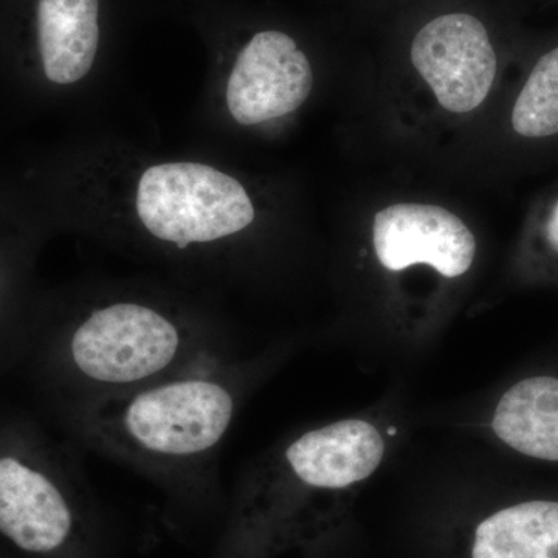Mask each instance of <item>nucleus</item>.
<instances>
[{"label": "nucleus", "instance_id": "obj_1", "mask_svg": "<svg viewBox=\"0 0 558 558\" xmlns=\"http://www.w3.org/2000/svg\"><path fill=\"white\" fill-rule=\"evenodd\" d=\"M236 385L222 360L116 395L58 402V410L84 446L172 490L208 475L236 414Z\"/></svg>", "mask_w": 558, "mask_h": 558}, {"label": "nucleus", "instance_id": "obj_2", "mask_svg": "<svg viewBox=\"0 0 558 558\" xmlns=\"http://www.w3.org/2000/svg\"><path fill=\"white\" fill-rule=\"evenodd\" d=\"M28 349L58 402L116 395L226 360L207 323L142 299L92 304Z\"/></svg>", "mask_w": 558, "mask_h": 558}, {"label": "nucleus", "instance_id": "obj_3", "mask_svg": "<svg viewBox=\"0 0 558 558\" xmlns=\"http://www.w3.org/2000/svg\"><path fill=\"white\" fill-rule=\"evenodd\" d=\"M385 440L362 418L333 422L290 440L242 484L230 548L240 550L301 495L344 490L384 461Z\"/></svg>", "mask_w": 558, "mask_h": 558}, {"label": "nucleus", "instance_id": "obj_4", "mask_svg": "<svg viewBox=\"0 0 558 558\" xmlns=\"http://www.w3.org/2000/svg\"><path fill=\"white\" fill-rule=\"evenodd\" d=\"M0 537L33 558H89V505L68 458L22 436L0 439Z\"/></svg>", "mask_w": 558, "mask_h": 558}, {"label": "nucleus", "instance_id": "obj_5", "mask_svg": "<svg viewBox=\"0 0 558 558\" xmlns=\"http://www.w3.org/2000/svg\"><path fill=\"white\" fill-rule=\"evenodd\" d=\"M135 213L154 241L180 252L234 236L256 216L241 182L196 161L157 163L145 170L135 193Z\"/></svg>", "mask_w": 558, "mask_h": 558}, {"label": "nucleus", "instance_id": "obj_6", "mask_svg": "<svg viewBox=\"0 0 558 558\" xmlns=\"http://www.w3.org/2000/svg\"><path fill=\"white\" fill-rule=\"evenodd\" d=\"M410 58L450 112L465 113L483 105L497 75V54L486 27L468 13L429 21L414 36Z\"/></svg>", "mask_w": 558, "mask_h": 558}, {"label": "nucleus", "instance_id": "obj_7", "mask_svg": "<svg viewBox=\"0 0 558 558\" xmlns=\"http://www.w3.org/2000/svg\"><path fill=\"white\" fill-rule=\"evenodd\" d=\"M310 58L288 33H256L238 54L227 83V108L244 126L281 119L310 98Z\"/></svg>", "mask_w": 558, "mask_h": 558}, {"label": "nucleus", "instance_id": "obj_8", "mask_svg": "<svg viewBox=\"0 0 558 558\" xmlns=\"http://www.w3.org/2000/svg\"><path fill=\"white\" fill-rule=\"evenodd\" d=\"M373 244L389 271L427 264L446 278L462 277L476 255L472 230L438 205L396 204L380 209L374 218Z\"/></svg>", "mask_w": 558, "mask_h": 558}, {"label": "nucleus", "instance_id": "obj_9", "mask_svg": "<svg viewBox=\"0 0 558 558\" xmlns=\"http://www.w3.org/2000/svg\"><path fill=\"white\" fill-rule=\"evenodd\" d=\"M100 0H39L38 44L44 73L60 86L94 68L100 44Z\"/></svg>", "mask_w": 558, "mask_h": 558}, {"label": "nucleus", "instance_id": "obj_10", "mask_svg": "<svg viewBox=\"0 0 558 558\" xmlns=\"http://www.w3.org/2000/svg\"><path fill=\"white\" fill-rule=\"evenodd\" d=\"M492 428L510 449L558 461V379L529 377L513 385L499 399Z\"/></svg>", "mask_w": 558, "mask_h": 558}, {"label": "nucleus", "instance_id": "obj_11", "mask_svg": "<svg viewBox=\"0 0 558 558\" xmlns=\"http://www.w3.org/2000/svg\"><path fill=\"white\" fill-rule=\"evenodd\" d=\"M472 558H558V502H521L481 521Z\"/></svg>", "mask_w": 558, "mask_h": 558}, {"label": "nucleus", "instance_id": "obj_12", "mask_svg": "<svg viewBox=\"0 0 558 558\" xmlns=\"http://www.w3.org/2000/svg\"><path fill=\"white\" fill-rule=\"evenodd\" d=\"M513 130L523 137L558 134V47L532 70L512 112Z\"/></svg>", "mask_w": 558, "mask_h": 558}, {"label": "nucleus", "instance_id": "obj_13", "mask_svg": "<svg viewBox=\"0 0 558 558\" xmlns=\"http://www.w3.org/2000/svg\"><path fill=\"white\" fill-rule=\"evenodd\" d=\"M546 240L550 247L558 252V201L550 211L548 222H546Z\"/></svg>", "mask_w": 558, "mask_h": 558}, {"label": "nucleus", "instance_id": "obj_14", "mask_svg": "<svg viewBox=\"0 0 558 558\" xmlns=\"http://www.w3.org/2000/svg\"><path fill=\"white\" fill-rule=\"evenodd\" d=\"M0 292H2V284H0ZM3 354H5V351H3V348L0 347V357H2Z\"/></svg>", "mask_w": 558, "mask_h": 558}]
</instances>
